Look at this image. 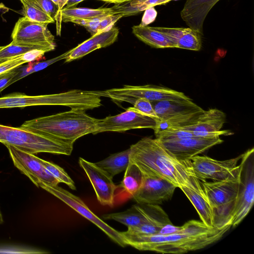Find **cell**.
I'll return each instance as SVG.
<instances>
[{
    "label": "cell",
    "mask_w": 254,
    "mask_h": 254,
    "mask_svg": "<svg viewBox=\"0 0 254 254\" xmlns=\"http://www.w3.org/2000/svg\"><path fill=\"white\" fill-rule=\"evenodd\" d=\"M180 189L192 204L201 221L208 226L213 227L212 209L199 181L190 187L184 186Z\"/></svg>",
    "instance_id": "cell-24"
},
{
    "label": "cell",
    "mask_w": 254,
    "mask_h": 254,
    "mask_svg": "<svg viewBox=\"0 0 254 254\" xmlns=\"http://www.w3.org/2000/svg\"><path fill=\"white\" fill-rule=\"evenodd\" d=\"M98 119L80 109L25 121L21 127L73 145L79 138L95 134Z\"/></svg>",
    "instance_id": "cell-2"
},
{
    "label": "cell",
    "mask_w": 254,
    "mask_h": 254,
    "mask_svg": "<svg viewBox=\"0 0 254 254\" xmlns=\"http://www.w3.org/2000/svg\"><path fill=\"white\" fill-rule=\"evenodd\" d=\"M0 47H1V46H0Z\"/></svg>",
    "instance_id": "cell-47"
},
{
    "label": "cell",
    "mask_w": 254,
    "mask_h": 254,
    "mask_svg": "<svg viewBox=\"0 0 254 254\" xmlns=\"http://www.w3.org/2000/svg\"><path fill=\"white\" fill-rule=\"evenodd\" d=\"M142 181V172L137 165L130 162L125 170L121 184L115 192L114 202H124L132 196L139 189Z\"/></svg>",
    "instance_id": "cell-22"
},
{
    "label": "cell",
    "mask_w": 254,
    "mask_h": 254,
    "mask_svg": "<svg viewBox=\"0 0 254 254\" xmlns=\"http://www.w3.org/2000/svg\"><path fill=\"white\" fill-rule=\"evenodd\" d=\"M151 102L157 117L166 123L168 128L182 127L194 124L205 111L191 99Z\"/></svg>",
    "instance_id": "cell-7"
},
{
    "label": "cell",
    "mask_w": 254,
    "mask_h": 254,
    "mask_svg": "<svg viewBox=\"0 0 254 254\" xmlns=\"http://www.w3.org/2000/svg\"><path fill=\"white\" fill-rule=\"evenodd\" d=\"M70 50L58 57L52 59L41 62H37L31 66L21 67L19 66V72L14 76L11 81V84L25 77L34 72L45 69L50 65L63 59H65L69 55Z\"/></svg>",
    "instance_id": "cell-30"
},
{
    "label": "cell",
    "mask_w": 254,
    "mask_h": 254,
    "mask_svg": "<svg viewBox=\"0 0 254 254\" xmlns=\"http://www.w3.org/2000/svg\"><path fill=\"white\" fill-rule=\"evenodd\" d=\"M136 204L147 215L148 221L137 226L127 228V232L138 235L157 234L163 225L171 223L167 214L158 205Z\"/></svg>",
    "instance_id": "cell-21"
},
{
    "label": "cell",
    "mask_w": 254,
    "mask_h": 254,
    "mask_svg": "<svg viewBox=\"0 0 254 254\" xmlns=\"http://www.w3.org/2000/svg\"><path fill=\"white\" fill-rule=\"evenodd\" d=\"M220 0H187L181 16L191 29L203 35L204 21L210 9Z\"/></svg>",
    "instance_id": "cell-20"
},
{
    "label": "cell",
    "mask_w": 254,
    "mask_h": 254,
    "mask_svg": "<svg viewBox=\"0 0 254 254\" xmlns=\"http://www.w3.org/2000/svg\"><path fill=\"white\" fill-rule=\"evenodd\" d=\"M100 97L101 95L97 91L80 89L37 96H28L20 93H14L0 97V108L56 105L85 111L101 106Z\"/></svg>",
    "instance_id": "cell-4"
},
{
    "label": "cell",
    "mask_w": 254,
    "mask_h": 254,
    "mask_svg": "<svg viewBox=\"0 0 254 254\" xmlns=\"http://www.w3.org/2000/svg\"><path fill=\"white\" fill-rule=\"evenodd\" d=\"M160 142L167 151L177 159L189 160L211 147L221 144L223 140L219 137L193 136L177 141Z\"/></svg>",
    "instance_id": "cell-17"
},
{
    "label": "cell",
    "mask_w": 254,
    "mask_h": 254,
    "mask_svg": "<svg viewBox=\"0 0 254 254\" xmlns=\"http://www.w3.org/2000/svg\"><path fill=\"white\" fill-rule=\"evenodd\" d=\"M3 222V217L0 209V224L2 223Z\"/></svg>",
    "instance_id": "cell-46"
},
{
    "label": "cell",
    "mask_w": 254,
    "mask_h": 254,
    "mask_svg": "<svg viewBox=\"0 0 254 254\" xmlns=\"http://www.w3.org/2000/svg\"><path fill=\"white\" fill-rule=\"evenodd\" d=\"M42 9L55 20L58 7L51 0H24Z\"/></svg>",
    "instance_id": "cell-35"
},
{
    "label": "cell",
    "mask_w": 254,
    "mask_h": 254,
    "mask_svg": "<svg viewBox=\"0 0 254 254\" xmlns=\"http://www.w3.org/2000/svg\"><path fill=\"white\" fill-rule=\"evenodd\" d=\"M7 9L8 10L7 7H6L3 3H0V10L1 9Z\"/></svg>",
    "instance_id": "cell-45"
},
{
    "label": "cell",
    "mask_w": 254,
    "mask_h": 254,
    "mask_svg": "<svg viewBox=\"0 0 254 254\" xmlns=\"http://www.w3.org/2000/svg\"><path fill=\"white\" fill-rule=\"evenodd\" d=\"M84 0H68L67 3L65 5V8H71L74 7L79 2Z\"/></svg>",
    "instance_id": "cell-44"
},
{
    "label": "cell",
    "mask_w": 254,
    "mask_h": 254,
    "mask_svg": "<svg viewBox=\"0 0 254 254\" xmlns=\"http://www.w3.org/2000/svg\"><path fill=\"white\" fill-rule=\"evenodd\" d=\"M181 228V226H174L172 223H167L163 226L157 234L168 235L177 233L180 231Z\"/></svg>",
    "instance_id": "cell-42"
},
{
    "label": "cell",
    "mask_w": 254,
    "mask_h": 254,
    "mask_svg": "<svg viewBox=\"0 0 254 254\" xmlns=\"http://www.w3.org/2000/svg\"><path fill=\"white\" fill-rule=\"evenodd\" d=\"M123 17L122 14H116L97 18L92 27L93 34L95 35L111 28Z\"/></svg>",
    "instance_id": "cell-34"
},
{
    "label": "cell",
    "mask_w": 254,
    "mask_h": 254,
    "mask_svg": "<svg viewBox=\"0 0 254 254\" xmlns=\"http://www.w3.org/2000/svg\"><path fill=\"white\" fill-rule=\"evenodd\" d=\"M78 163L90 181L99 203L102 205L113 206L117 186L114 183L113 178L94 163L81 157H79Z\"/></svg>",
    "instance_id": "cell-16"
},
{
    "label": "cell",
    "mask_w": 254,
    "mask_h": 254,
    "mask_svg": "<svg viewBox=\"0 0 254 254\" xmlns=\"http://www.w3.org/2000/svg\"><path fill=\"white\" fill-rule=\"evenodd\" d=\"M39 187L53 194L94 224L120 246L125 247L127 246L120 232L96 215L79 197L60 187L58 185H52L41 182L39 184Z\"/></svg>",
    "instance_id": "cell-10"
},
{
    "label": "cell",
    "mask_w": 254,
    "mask_h": 254,
    "mask_svg": "<svg viewBox=\"0 0 254 254\" xmlns=\"http://www.w3.org/2000/svg\"><path fill=\"white\" fill-rule=\"evenodd\" d=\"M159 121L157 117L144 114L133 107H129L117 115L98 119L95 134L105 131L123 132L137 128L154 130Z\"/></svg>",
    "instance_id": "cell-11"
},
{
    "label": "cell",
    "mask_w": 254,
    "mask_h": 254,
    "mask_svg": "<svg viewBox=\"0 0 254 254\" xmlns=\"http://www.w3.org/2000/svg\"><path fill=\"white\" fill-rule=\"evenodd\" d=\"M26 63L23 58V54L0 61V74L21 66Z\"/></svg>",
    "instance_id": "cell-36"
},
{
    "label": "cell",
    "mask_w": 254,
    "mask_h": 254,
    "mask_svg": "<svg viewBox=\"0 0 254 254\" xmlns=\"http://www.w3.org/2000/svg\"><path fill=\"white\" fill-rule=\"evenodd\" d=\"M6 146L15 167L37 187L41 182L52 185H58L60 183L44 167L39 158L34 154L13 146Z\"/></svg>",
    "instance_id": "cell-14"
},
{
    "label": "cell",
    "mask_w": 254,
    "mask_h": 254,
    "mask_svg": "<svg viewBox=\"0 0 254 254\" xmlns=\"http://www.w3.org/2000/svg\"><path fill=\"white\" fill-rule=\"evenodd\" d=\"M102 218L105 220H114L127 228L137 226L148 221L147 215L136 204L123 212L104 214Z\"/></svg>",
    "instance_id": "cell-28"
},
{
    "label": "cell",
    "mask_w": 254,
    "mask_h": 254,
    "mask_svg": "<svg viewBox=\"0 0 254 254\" xmlns=\"http://www.w3.org/2000/svg\"><path fill=\"white\" fill-rule=\"evenodd\" d=\"M226 119L224 112L217 109H211L205 111L194 124L178 128L191 131L198 137H214L233 134L230 130H221Z\"/></svg>",
    "instance_id": "cell-18"
},
{
    "label": "cell",
    "mask_w": 254,
    "mask_h": 254,
    "mask_svg": "<svg viewBox=\"0 0 254 254\" xmlns=\"http://www.w3.org/2000/svg\"><path fill=\"white\" fill-rule=\"evenodd\" d=\"M19 72V66L0 74V92L11 84V81Z\"/></svg>",
    "instance_id": "cell-38"
},
{
    "label": "cell",
    "mask_w": 254,
    "mask_h": 254,
    "mask_svg": "<svg viewBox=\"0 0 254 254\" xmlns=\"http://www.w3.org/2000/svg\"><path fill=\"white\" fill-rule=\"evenodd\" d=\"M133 107L144 114L157 117L151 102L145 98L138 99L134 102Z\"/></svg>",
    "instance_id": "cell-37"
},
{
    "label": "cell",
    "mask_w": 254,
    "mask_h": 254,
    "mask_svg": "<svg viewBox=\"0 0 254 254\" xmlns=\"http://www.w3.org/2000/svg\"><path fill=\"white\" fill-rule=\"evenodd\" d=\"M141 171L142 184L132 196L138 204L159 205L172 198L177 188L176 185L153 173Z\"/></svg>",
    "instance_id": "cell-13"
},
{
    "label": "cell",
    "mask_w": 254,
    "mask_h": 254,
    "mask_svg": "<svg viewBox=\"0 0 254 254\" xmlns=\"http://www.w3.org/2000/svg\"><path fill=\"white\" fill-rule=\"evenodd\" d=\"M242 154L224 161H218L206 156L195 155L190 159V165L194 176L199 180L211 179L214 181H222L237 174L241 168L238 164Z\"/></svg>",
    "instance_id": "cell-12"
},
{
    "label": "cell",
    "mask_w": 254,
    "mask_h": 254,
    "mask_svg": "<svg viewBox=\"0 0 254 254\" xmlns=\"http://www.w3.org/2000/svg\"><path fill=\"white\" fill-rule=\"evenodd\" d=\"M241 181L232 214L231 226L238 225L247 215L254 201V148L242 154Z\"/></svg>",
    "instance_id": "cell-9"
},
{
    "label": "cell",
    "mask_w": 254,
    "mask_h": 254,
    "mask_svg": "<svg viewBox=\"0 0 254 254\" xmlns=\"http://www.w3.org/2000/svg\"><path fill=\"white\" fill-rule=\"evenodd\" d=\"M99 1H104L106 3H113L115 4H119L124 2L130 1L132 0H97Z\"/></svg>",
    "instance_id": "cell-43"
},
{
    "label": "cell",
    "mask_w": 254,
    "mask_h": 254,
    "mask_svg": "<svg viewBox=\"0 0 254 254\" xmlns=\"http://www.w3.org/2000/svg\"><path fill=\"white\" fill-rule=\"evenodd\" d=\"M154 28L173 42L176 48L192 51H199L201 49V35L190 28Z\"/></svg>",
    "instance_id": "cell-23"
},
{
    "label": "cell",
    "mask_w": 254,
    "mask_h": 254,
    "mask_svg": "<svg viewBox=\"0 0 254 254\" xmlns=\"http://www.w3.org/2000/svg\"><path fill=\"white\" fill-rule=\"evenodd\" d=\"M143 15L140 26H145L153 22L156 19L157 12L154 7H151L145 9Z\"/></svg>",
    "instance_id": "cell-39"
},
{
    "label": "cell",
    "mask_w": 254,
    "mask_h": 254,
    "mask_svg": "<svg viewBox=\"0 0 254 254\" xmlns=\"http://www.w3.org/2000/svg\"><path fill=\"white\" fill-rule=\"evenodd\" d=\"M100 94L101 96L109 97L114 101L125 102L133 105L139 98H145L150 102L164 100L190 99L183 92L163 86L152 85H126L121 88L101 91Z\"/></svg>",
    "instance_id": "cell-8"
},
{
    "label": "cell",
    "mask_w": 254,
    "mask_h": 254,
    "mask_svg": "<svg viewBox=\"0 0 254 254\" xmlns=\"http://www.w3.org/2000/svg\"><path fill=\"white\" fill-rule=\"evenodd\" d=\"M116 14L118 13L114 6L96 9L64 7L61 11L62 20L64 22H71L74 19L90 20Z\"/></svg>",
    "instance_id": "cell-26"
},
{
    "label": "cell",
    "mask_w": 254,
    "mask_h": 254,
    "mask_svg": "<svg viewBox=\"0 0 254 254\" xmlns=\"http://www.w3.org/2000/svg\"><path fill=\"white\" fill-rule=\"evenodd\" d=\"M230 227V225H227L214 233L201 236L180 233L168 235H137L134 239V246L139 251L183 254L203 248L218 241Z\"/></svg>",
    "instance_id": "cell-3"
},
{
    "label": "cell",
    "mask_w": 254,
    "mask_h": 254,
    "mask_svg": "<svg viewBox=\"0 0 254 254\" xmlns=\"http://www.w3.org/2000/svg\"><path fill=\"white\" fill-rule=\"evenodd\" d=\"M20 0L23 6L25 16L30 20L47 25L55 22V20L42 9L24 0Z\"/></svg>",
    "instance_id": "cell-31"
},
{
    "label": "cell",
    "mask_w": 254,
    "mask_h": 254,
    "mask_svg": "<svg viewBox=\"0 0 254 254\" xmlns=\"http://www.w3.org/2000/svg\"><path fill=\"white\" fill-rule=\"evenodd\" d=\"M58 7V13L55 19L57 22V35L60 36L61 35V27L62 17L61 15V11L64 7L66 5L68 0H51Z\"/></svg>",
    "instance_id": "cell-40"
},
{
    "label": "cell",
    "mask_w": 254,
    "mask_h": 254,
    "mask_svg": "<svg viewBox=\"0 0 254 254\" xmlns=\"http://www.w3.org/2000/svg\"><path fill=\"white\" fill-rule=\"evenodd\" d=\"M241 168L237 174L227 179L201 183L213 213V226L221 228L231 225L232 214L241 181Z\"/></svg>",
    "instance_id": "cell-5"
},
{
    "label": "cell",
    "mask_w": 254,
    "mask_h": 254,
    "mask_svg": "<svg viewBox=\"0 0 254 254\" xmlns=\"http://www.w3.org/2000/svg\"><path fill=\"white\" fill-rule=\"evenodd\" d=\"M154 133L156 138L160 141H177L195 136L191 131L172 127Z\"/></svg>",
    "instance_id": "cell-33"
},
{
    "label": "cell",
    "mask_w": 254,
    "mask_h": 254,
    "mask_svg": "<svg viewBox=\"0 0 254 254\" xmlns=\"http://www.w3.org/2000/svg\"><path fill=\"white\" fill-rule=\"evenodd\" d=\"M0 142L33 154L46 152L70 155L73 148V145L41 133L2 125H0Z\"/></svg>",
    "instance_id": "cell-6"
},
{
    "label": "cell",
    "mask_w": 254,
    "mask_h": 254,
    "mask_svg": "<svg viewBox=\"0 0 254 254\" xmlns=\"http://www.w3.org/2000/svg\"><path fill=\"white\" fill-rule=\"evenodd\" d=\"M119 34V28L113 26L108 30L92 35L90 38L71 49L69 55L65 59V62H70L81 58L97 49L113 44L117 40Z\"/></svg>",
    "instance_id": "cell-19"
},
{
    "label": "cell",
    "mask_w": 254,
    "mask_h": 254,
    "mask_svg": "<svg viewBox=\"0 0 254 254\" xmlns=\"http://www.w3.org/2000/svg\"><path fill=\"white\" fill-rule=\"evenodd\" d=\"M132 32L139 40L153 48H176L173 42L154 27L134 25Z\"/></svg>",
    "instance_id": "cell-25"
},
{
    "label": "cell",
    "mask_w": 254,
    "mask_h": 254,
    "mask_svg": "<svg viewBox=\"0 0 254 254\" xmlns=\"http://www.w3.org/2000/svg\"><path fill=\"white\" fill-rule=\"evenodd\" d=\"M46 53L41 50L34 49L23 54V58L26 63L33 62L42 58Z\"/></svg>",
    "instance_id": "cell-41"
},
{
    "label": "cell",
    "mask_w": 254,
    "mask_h": 254,
    "mask_svg": "<svg viewBox=\"0 0 254 254\" xmlns=\"http://www.w3.org/2000/svg\"><path fill=\"white\" fill-rule=\"evenodd\" d=\"M129 150L130 162L141 170L165 179L177 188L190 187L199 181L194 175L190 160L177 159L156 138H142L131 145Z\"/></svg>",
    "instance_id": "cell-1"
},
{
    "label": "cell",
    "mask_w": 254,
    "mask_h": 254,
    "mask_svg": "<svg viewBox=\"0 0 254 254\" xmlns=\"http://www.w3.org/2000/svg\"><path fill=\"white\" fill-rule=\"evenodd\" d=\"M47 24L30 20L25 16L19 18L11 33L12 42L29 45H41L55 50V37Z\"/></svg>",
    "instance_id": "cell-15"
},
{
    "label": "cell",
    "mask_w": 254,
    "mask_h": 254,
    "mask_svg": "<svg viewBox=\"0 0 254 254\" xmlns=\"http://www.w3.org/2000/svg\"><path fill=\"white\" fill-rule=\"evenodd\" d=\"M34 49L41 50L46 52L53 51L51 48L43 46L15 43L11 42L6 46L0 47V61L21 55Z\"/></svg>",
    "instance_id": "cell-29"
},
{
    "label": "cell",
    "mask_w": 254,
    "mask_h": 254,
    "mask_svg": "<svg viewBox=\"0 0 254 254\" xmlns=\"http://www.w3.org/2000/svg\"><path fill=\"white\" fill-rule=\"evenodd\" d=\"M129 148L111 154L104 160L94 163L111 177L125 171L130 163Z\"/></svg>",
    "instance_id": "cell-27"
},
{
    "label": "cell",
    "mask_w": 254,
    "mask_h": 254,
    "mask_svg": "<svg viewBox=\"0 0 254 254\" xmlns=\"http://www.w3.org/2000/svg\"><path fill=\"white\" fill-rule=\"evenodd\" d=\"M39 160L44 167L56 178L60 183L65 184L71 190H76L74 181L63 168L53 163L44 160L40 158Z\"/></svg>",
    "instance_id": "cell-32"
}]
</instances>
